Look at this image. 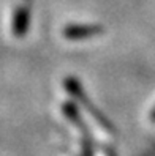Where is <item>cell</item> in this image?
Listing matches in <instances>:
<instances>
[{"mask_svg": "<svg viewBox=\"0 0 155 156\" xmlns=\"http://www.w3.org/2000/svg\"><path fill=\"white\" fill-rule=\"evenodd\" d=\"M63 87L68 90V93H70L73 98L79 101V104H81V106H84V109L94 117V120L97 122V125L101 128V129L108 131L109 134H114V128H113V125L108 122V118H106L101 112H100L98 109L95 107V104L89 99L87 93L84 91L83 85H81V82H79L78 79H75V77H67L65 80H63Z\"/></svg>", "mask_w": 155, "mask_h": 156, "instance_id": "obj_1", "label": "cell"}, {"mask_svg": "<svg viewBox=\"0 0 155 156\" xmlns=\"http://www.w3.org/2000/svg\"><path fill=\"white\" fill-rule=\"evenodd\" d=\"M150 120H152V123H155V107L152 109V112H150Z\"/></svg>", "mask_w": 155, "mask_h": 156, "instance_id": "obj_4", "label": "cell"}, {"mask_svg": "<svg viewBox=\"0 0 155 156\" xmlns=\"http://www.w3.org/2000/svg\"><path fill=\"white\" fill-rule=\"evenodd\" d=\"M103 33H105V29L100 24H70L67 27H63L62 30L63 38L71 40V41L89 40Z\"/></svg>", "mask_w": 155, "mask_h": 156, "instance_id": "obj_2", "label": "cell"}, {"mask_svg": "<svg viewBox=\"0 0 155 156\" xmlns=\"http://www.w3.org/2000/svg\"><path fill=\"white\" fill-rule=\"evenodd\" d=\"M30 25V6L21 5L14 10L13 14V35L14 36H24L27 29Z\"/></svg>", "mask_w": 155, "mask_h": 156, "instance_id": "obj_3", "label": "cell"}]
</instances>
